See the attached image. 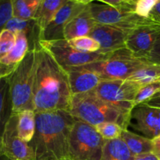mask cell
I'll list each match as a JSON object with an SVG mask.
<instances>
[{
	"instance_id": "27",
	"label": "cell",
	"mask_w": 160,
	"mask_h": 160,
	"mask_svg": "<svg viewBox=\"0 0 160 160\" xmlns=\"http://www.w3.org/2000/svg\"><path fill=\"white\" fill-rule=\"evenodd\" d=\"M160 91V81L142 86L134 99V106L143 104L152 98Z\"/></svg>"
},
{
	"instance_id": "36",
	"label": "cell",
	"mask_w": 160,
	"mask_h": 160,
	"mask_svg": "<svg viewBox=\"0 0 160 160\" xmlns=\"http://www.w3.org/2000/svg\"><path fill=\"white\" fill-rule=\"evenodd\" d=\"M152 145H153V153L154 154H157L160 152V134L156 138L152 140Z\"/></svg>"
},
{
	"instance_id": "32",
	"label": "cell",
	"mask_w": 160,
	"mask_h": 160,
	"mask_svg": "<svg viewBox=\"0 0 160 160\" xmlns=\"http://www.w3.org/2000/svg\"><path fill=\"white\" fill-rule=\"evenodd\" d=\"M147 60L152 63L160 66V34L153 45V48L149 56L147 58Z\"/></svg>"
},
{
	"instance_id": "26",
	"label": "cell",
	"mask_w": 160,
	"mask_h": 160,
	"mask_svg": "<svg viewBox=\"0 0 160 160\" xmlns=\"http://www.w3.org/2000/svg\"><path fill=\"white\" fill-rule=\"evenodd\" d=\"M98 134L105 140H115L120 138L122 132L124 129L118 123L107 122L102 123L95 127Z\"/></svg>"
},
{
	"instance_id": "17",
	"label": "cell",
	"mask_w": 160,
	"mask_h": 160,
	"mask_svg": "<svg viewBox=\"0 0 160 160\" xmlns=\"http://www.w3.org/2000/svg\"><path fill=\"white\" fill-rule=\"evenodd\" d=\"M13 114L9 78H0V138H2L5 128Z\"/></svg>"
},
{
	"instance_id": "34",
	"label": "cell",
	"mask_w": 160,
	"mask_h": 160,
	"mask_svg": "<svg viewBox=\"0 0 160 160\" xmlns=\"http://www.w3.org/2000/svg\"><path fill=\"white\" fill-rule=\"evenodd\" d=\"M134 160H159L158 159L157 156L154 154L153 152L148 153V154L142 155V156H138L135 157Z\"/></svg>"
},
{
	"instance_id": "13",
	"label": "cell",
	"mask_w": 160,
	"mask_h": 160,
	"mask_svg": "<svg viewBox=\"0 0 160 160\" xmlns=\"http://www.w3.org/2000/svg\"><path fill=\"white\" fill-rule=\"evenodd\" d=\"M2 152L10 160H35L29 144L22 140L17 132V114L13 113L2 137Z\"/></svg>"
},
{
	"instance_id": "16",
	"label": "cell",
	"mask_w": 160,
	"mask_h": 160,
	"mask_svg": "<svg viewBox=\"0 0 160 160\" xmlns=\"http://www.w3.org/2000/svg\"><path fill=\"white\" fill-rule=\"evenodd\" d=\"M97 22L93 19L89 10L88 5L85 9L72 19L64 28V39L69 41L75 38L88 36Z\"/></svg>"
},
{
	"instance_id": "37",
	"label": "cell",
	"mask_w": 160,
	"mask_h": 160,
	"mask_svg": "<svg viewBox=\"0 0 160 160\" xmlns=\"http://www.w3.org/2000/svg\"><path fill=\"white\" fill-rule=\"evenodd\" d=\"M0 160H10V159H9V158L4 154V153H2V154H0Z\"/></svg>"
},
{
	"instance_id": "2",
	"label": "cell",
	"mask_w": 160,
	"mask_h": 160,
	"mask_svg": "<svg viewBox=\"0 0 160 160\" xmlns=\"http://www.w3.org/2000/svg\"><path fill=\"white\" fill-rule=\"evenodd\" d=\"M77 119L67 110L35 112V131L29 145L35 160L69 158V141Z\"/></svg>"
},
{
	"instance_id": "35",
	"label": "cell",
	"mask_w": 160,
	"mask_h": 160,
	"mask_svg": "<svg viewBox=\"0 0 160 160\" xmlns=\"http://www.w3.org/2000/svg\"><path fill=\"white\" fill-rule=\"evenodd\" d=\"M145 104L148 105V106H152V107L158 108L160 109V97H156V98H152L148 102L145 103Z\"/></svg>"
},
{
	"instance_id": "25",
	"label": "cell",
	"mask_w": 160,
	"mask_h": 160,
	"mask_svg": "<svg viewBox=\"0 0 160 160\" xmlns=\"http://www.w3.org/2000/svg\"><path fill=\"white\" fill-rule=\"evenodd\" d=\"M68 42L73 48L82 52L94 53L100 51L99 44L90 36L75 38L69 40Z\"/></svg>"
},
{
	"instance_id": "11",
	"label": "cell",
	"mask_w": 160,
	"mask_h": 160,
	"mask_svg": "<svg viewBox=\"0 0 160 160\" xmlns=\"http://www.w3.org/2000/svg\"><path fill=\"white\" fill-rule=\"evenodd\" d=\"M89 2V0H67L52 21L41 32L40 42L64 39L65 27L85 9Z\"/></svg>"
},
{
	"instance_id": "18",
	"label": "cell",
	"mask_w": 160,
	"mask_h": 160,
	"mask_svg": "<svg viewBox=\"0 0 160 160\" xmlns=\"http://www.w3.org/2000/svg\"><path fill=\"white\" fill-rule=\"evenodd\" d=\"M67 0H42L34 20L41 32L52 21L59 9Z\"/></svg>"
},
{
	"instance_id": "38",
	"label": "cell",
	"mask_w": 160,
	"mask_h": 160,
	"mask_svg": "<svg viewBox=\"0 0 160 160\" xmlns=\"http://www.w3.org/2000/svg\"><path fill=\"white\" fill-rule=\"evenodd\" d=\"M156 97H160V91H159V92H158L157 94H156V95H155L154 97H153V98H156Z\"/></svg>"
},
{
	"instance_id": "5",
	"label": "cell",
	"mask_w": 160,
	"mask_h": 160,
	"mask_svg": "<svg viewBox=\"0 0 160 160\" xmlns=\"http://www.w3.org/2000/svg\"><path fill=\"white\" fill-rule=\"evenodd\" d=\"M148 61L135 57L127 48L111 52L102 60L82 66L95 72L102 80H128Z\"/></svg>"
},
{
	"instance_id": "6",
	"label": "cell",
	"mask_w": 160,
	"mask_h": 160,
	"mask_svg": "<svg viewBox=\"0 0 160 160\" xmlns=\"http://www.w3.org/2000/svg\"><path fill=\"white\" fill-rule=\"evenodd\" d=\"M106 140L95 127L77 120L69 141V158L71 160H100Z\"/></svg>"
},
{
	"instance_id": "4",
	"label": "cell",
	"mask_w": 160,
	"mask_h": 160,
	"mask_svg": "<svg viewBox=\"0 0 160 160\" xmlns=\"http://www.w3.org/2000/svg\"><path fill=\"white\" fill-rule=\"evenodd\" d=\"M36 48L29 50L24 59L8 77L12 101V112L15 114L25 110L34 111Z\"/></svg>"
},
{
	"instance_id": "40",
	"label": "cell",
	"mask_w": 160,
	"mask_h": 160,
	"mask_svg": "<svg viewBox=\"0 0 160 160\" xmlns=\"http://www.w3.org/2000/svg\"><path fill=\"white\" fill-rule=\"evenodd\" d=\"M156 156H157V157H158V159H159V160H160V152L159 153H157V154H156Z\"/></svg>"
},
{
	"instance_id": "7",
	"label": "cell",
	"mask_w": 160,
	"mask_h": 160,
	"mask_svg": "<svg viewBox=\"0 0 160 160\" xmlns=\"http://www.w3.org/2000/svg\"><path fill=\"white\" fill-rule=\"evenodd\" d=\"M39 45L46 50L56 62L63 69L67 70L72 67H82L96 61L102 60L107 57L108 54L100 52L94 53H86L78 51L70 45L66 39L55 41H41Z\"/></svg>"
},
{
	"instance_id": "19",
	"label": "cell",
	"mask_w": 160,
	"mask_h": 160,
	"mask_svg": "<svg viewBox=\"0 0 160 160\" xmlns=\"http://www.w3.org/2000/svg\"><path fill=\"white\" fill-rule=\"evenodd\" d=\"M30 50L29 42L23 33L16 34V43L10 52L0 60V64L14 70Z\"/></svg>"
},
{
	"instance_id": "42",
	"label": "cell",
	"mask_w": 160,
	"mask_h": 160,
	"mask_svg": "<svg viewBox=\"0 0 160 160\" xmlns=\"http://www.w3.org/2000/svg\"><path fill=\"white\" fill-rule=\"evenodd\" d=\"M2 153H3L2 149H0V154H2Z\"/></svg>"
},
{
	"instance_id": "21",
	"label": "cell",
	"mask_w": 160,
	"mask_h": 160,
	"mask_svg": "<svg viewBox=\"0 0 160 160\" xmlns=\"http://www.w3.org/2000/svg\"><path fill=\"white\" fill-rule=\"evenodd\" d=\"M135 156L121 138L106 140L100 160H134Z\"/></svg>"
},
{
	"instance_id": "28",
	"label": "cell",
	"mask_w": 160,
	"mask_h": 160,
	"mask_svg": "<svg viewBox=\"0 0 160 160\" xmlns=\"http://www.w3.org/2000/svg\"><path fill=\"white\" fill-rule=\"evenodd\" d=\"M15 43L16 34L9 30H3L0 32V60L12 50Z\"/></svg>"
},
{
	"instance_id": "41",
	"label": "cell",
	"mask_w": 160,
	"mask_h": 160,
	"mask_svg": "<svg viewBox=\"0 0 160 160\" xmlns=\"http://www.w3.org/2000/svg\"><path fill=\"white\" fill-rule=\"evenodd\" d=\"M59 160H71L70 159V158H65V159H59Z\"/></svg>"
},
{
	"instance_id": "33",
	"label": "cell",
	"mask_w": 160,
	"mask_h": 160,
	"mask_svg": "<svg viewBox=\"0 0 160 160\" xmlns=\"http://www.w3.org/2000/svg\"><path fill=\"white\" fill-rule=\"evenodd\" d=\"M148 18L155 23H160V0H157Z\"/></svg>"
},
{
	"instance_id": "23",
	"label": "cell",
	"mask_w": 160,
	"mask_h": 160,
	"mask_svg": "<svg viewBox=\"0 0 160 160\" xmlns=\"http://www.w3.org/2000/svg\"><path fill=\"white\" fill-rule=\"evenodd\" d=\"M128 80L136 83L141 87L160 81V66L148 62L131 75Z\"/></svg>"
},
{
	"instance_id": "22",
	"label": "cell",
	"mask_w": 160,
	"mask_h": 160,
	"mask_svg": "<svg viewBox=\"0 0 160 160\" xmlns=\"http://www.w3.org/2000/svg\"><path fill=\"white\" fill-rule=\"evenodd\" d=\"M35 131V112L25 110L17 113V132L23 141L29 143Z\"/></svg>"
},
{
	"instance_id": "29",
	"label": "cell",
	"mask_w": 160,
	"mask_h": 160,
	"mask_svg": "<svg viewBox=\"0 0 160 160\" xmlns=\"http://www.w3.org/2000/svg\"><path fill=\"white\" fill-rule=\"evenodd\" d=\"M12 17V0H0V32Z\"/></svg>"
},
{
	"instance_id": "20",
	"label": "cell",
	"mask_w": 160,
	"mask_h": 160,
	"mask_svg": "<svg viewBox=\"0 0 160 160\" xmlns=\"http://www.w3.org/2000/svg\"><path fill=\"white\" fill-rule=\"evenodd\" d=\"M120 138L135 157L153 152L152 140L134 134L128 130H123Z\"/></svg>"
},
{
	"instance_id": "3",
	"label": "cell",
	"mask_w": 160,
	"mask_h": 160,
	"mask_svg": "<svg viewBox=\"0 0 160 160\" xmlns=\"http://www.w3.org/2000/svg\"><path fill=\"white\" fill-rule=\"evenodd\" d=\"M69 112L77 120L95 127L102 123H118L127 129L130 113L106 102L93 91L73 95Z\"/></svg>"
},
{
	"instance_id": "15",
	"label": "cell",
	"mask_w": 160,
	"mask_h": 160,
	"mask_svg": "<svg viewBox=\"0 0 160 160\" xmlns=\"http://www.w3.org/2000/svg\"><path fill=\"white\" fill-rule=\"evenodd\" d=\"M66 72L68 75L70 91L73 95L94 91L102 81L98 73L84 67H72Z\"/></svg>"
},
{
	"instance_id": "8",
	"label": "cell",
	"mask_w": 160,
	"mask_h": 160,
	"mask_svg": "<svg viewBox=\"0 0 160 160\" xmlns=\"http://www.w3.org/2000/svg\"><path fill=\"white\" fill-rule=\"evenodd\" d=\"M140 88L129 80H102L93 92L101 99L130 113Z\"/></svg>"
},
{
	"instance_id": "39",
	"label": "cell",
	"mask_w": 160,
	"mask_h": 160,
	"mask_svg": "<svg viewBox=\"0 0 160 160\" xmlns=\"http://www.w3.org/2000/svg\"><path fill=\"white\" fill-rule=\"evenodd\" d=\"M0 149H2V138H0Z\"/></svg>"
},
{
	"instance_id": "10",
	"label": "cell",
	"mask_w": 160,
	"mask_h": 160,
	"mask_svg": "<svg viewBox=\"0 0 160 160\" xmlns=\"http://www.w3.org/2000/svg\"><path fill=\"white\" fill-rule=\"evenodd\" d=\"M126 130L153 140L160 134V109L145 103L134 106L130 112Z\"/></svg>"
},
{
	"instance_id": "1",
	"label": "cell",
	"mask_w": 160,
	"mask_h": 160,
	"mask_svg": "<svg viewBox=\"0 0 160 160\" xmlns=\"http://www.w3.org/2000/svg\"><path fill=\"white\" fill-rule=\"evenodd\" d=\"M73 95L67 73L44 48H36L34 84V112L70 109Z\"/></svg>"
},
{
	"instance_id": "9",
	"label": "cell",
	"mask_w": 160,
	"mask_h": 160,
	"mask_svg": "<svg viewBox=\"0 0 160 160\" xmlns=\"http://www.w3.org/2000/svg\"><path fill=\"white\" fill-rule=\"evenodd\" d=\"M88 8L97 23L117 27L128 31L151 21L148 18L141 17L133 12L119 10L100 0L89 2Z\"/></svg>"
},
{
	"instance_id": "31",
	"label": "cell",
	"mask_w": 160,
	"mask_h": 160,
	"mask_svg": "<svg viewBox=\"0 0 160 160\" xmlns=\"http://www.w3.org/2000/svg\"><path fill=\"white\" fill-rule=\"evenodd\" d=\"M157 0H138L136 1L134 13L144 18H148L150 12L156 5Z\"/></svg>"
},
{
	"instance_id": "30",
	"label": "cell",
	"mask_w": 160,
	"mask_h": 160,
	"mask_svg": "<svg viewBox=\"0 0 160 160\" xmlns=\"http://www.w3.org/2000/svg\"><path fill=\"white\" fill-rule=\"evenodd\" d=\"M106 4L125 12L134 13L136 6L135 0H102Z\"/></svg>"
},
{
	"instance_id": "24",
	"label": "cell",
	"mask_w": 160,
	"mask_h": 160,
	"mask_svg": "<svg viewBox=\"0 0 160 160\" xmlns=\"http://www.w3.org/2000/svg\"><path fill=\"white\" fill-rule=\"evenodd\" d=\"M42 0H12V17L33 20Z\"/></svg>"
},
{
	"instance_id": "12",
	"label": "cell",
	"mask_w": 160,
	"mask_h": 160,
	"mask_svg": "<svg viewBox=\"0 0 160 160\" xmlns=\"http://www.w3.org/2000/svg\"><path fill=\"white\" fill-rule=\"evenodd\" d=\"M159 34L160 23L151 20L130 32L126 42V48L135 57L147 60Z\"/></svg>"
},
{
	"instance_id": "14",
	"label": "cell",
	"mask_w": 160,
	"mask_h": 160,
	"mask_svg": "<svg viewBox=\"0 0 160 160\" xmlns=\"http://www.w3.org/2000/svg\"><path fill=\"white\" fill-rule=\"evenodd\" d=\"M130 32L117 27L97 23L88 36L99 44L100 52L108 54L126 48V42Z\"/></svg>"
}]
</instances>
